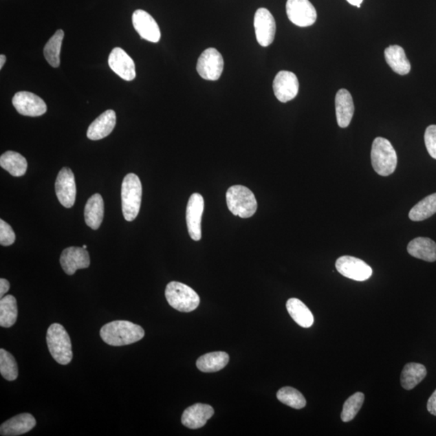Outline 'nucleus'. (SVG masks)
Instances as JSON below:
<instances>
[{
	"label": "nucleus",
	"mask_w": 436,
	"mask_h": 436,
	"mask_svg": "<svg viewBox=\"0 0 436 436\" xmlns=\"http://www.w3.org/2000/svg\"><path fill=\"white\" fill-rule=\"evenodd\" d=\"M105 204L101 195L96 193L91 196L86 204L85 217L86 224L92 230L99 229L104 219Z\"/></svg>",
	"instance_id": "23"
},
{
	"label": "nucleus",
	"mask_w": 436,
	"mask_h": 436,
	"mask_svg": "<svg viewBox=\"0 0 436 436\" xmlns=\"http://www.w3.org/2000/svg\"><path fill=\"white\" fill-rule=\"evenodd\" d=\"M254 31L259 45H270L275 39L276 25L272 14L266 8H259L254 18Z\"/></svg>",
	"instance_id": "10"
},
{
	"label": "nucleus",
	"mask_w": 436,
	"mask_h": 436,
	"mask_svg": "<svg viewBox=\"0 0 436 436\" xmlns=\"http://www.w3.org/2000/svg\"><path fill=\"white\" fill-rule=\"evenodd\" d=\"M9 289H10V283L6 279L1 278V279H0V298H3L4 295L8 293Z\"/></svg>",
	"instance_id": "38"
},
{
	"label": "nucleus",
	"mask_w": 436,
	"mask_h": 436,
	"mask_svg": "<svg viewBox=\"0 0 436 436\" xmlns=\"http://www.w3.org/2000/svg\"><path fill=\"white\" fill-rule=\"evenodd\" d=\"M55 191L62 206L72 208L75 205L76 198V184L75 175L68 168H63L59 171L55 182Z\"/></svg>",
	"instance_id": "13"
},
{
	"label": "nucleus",
	"mask_w": 436,
	"mask_h": 436,
	"mask_svg": "<svg viewBox=\"0 0 436 436\" xmlns=\"http://www.w3.org/2000/svg\"><path fill=\"white\" fill-rule=\"evenodd\" d=\"M60 263L67 275L75 274L78 269L90 266V257L83 248L71 247L65 249L60 257Z\"/></svg>",
	"instance_id": "16"
},
{
	"label": "nucleus",
	"mask_w": 436,
	"mask_h": 436,
	"mask_svg": "<svg viewBox=\"0 0 436 436\" xmlns=\"http://www.w3.org/2000/svg\"><path fill=\"white\" fill-rule=\"evenodd\" d=\"M371 160L373 169L380 175H391L396 170V151L391 142L386 138L378 137L375 139L371 151Z\"/></svg>",
	"instance_id": "4"
},
{
	"label": "nucleus",
	"mask_w": 436,
	"mask_h": 436,
	"mask_svg": "<svg viewBox=\"0 0 436 436\" xmlns=\"http://www.w3.org/2000/svg\"><path fill=\"white\" fill-rule=\"evenodd\" d=\"M36 424L34 417L24 413L4 422L0 428V434L3 436L21 435L29 433Z\"/></svg>",
	"instance_id": "21"
},
{
	"label": "nucleus",
	"mask_w": 436,
	"mask_h": 436,
	"mask_svg": "<svg viewBox=\"0 0 436 436\" xmlns=\"http://www.w3.org/2000/svg\"><path fill=\"white\" fill-rule=\"evenodd\" d=\"M213 414L215 410L211 406L197 403L184 411L181 422L188 428L198 429L205 426Z\"/></svg>",
	"instance_id": "18"
},
{
	"label": "nucleus",
	"mask_w": 436,
	"mask_h": 436,
	"mask_svg": "<svg viewBox=\"0 0 436 436\" xmlns=\"http://www.w3.org/2000/svg\"><path fill=\"white\" fill-rule=\"evenodd\" d=\"M0 166L12 175L20 177L26 173L28 162L19 153L7 151L0 157Z\"/></svg>",
	"instance_id": "27"
},
{
	"label": "nucleus",
	"mask_w": 436,
	"mask_h": 436,
	"mask_svg": "<svg viewBox=\"0 0 436 436\" xmlns=\"http://www.w3.org/2000/svg\"><path fill=\"white\" fill-rule=\"evenodd\" d=\"M229 355L225 351H215L203 355L197 361V367L203 373H215L229 363Z\"/></svg>",
	"instance_id": "25"
},
{
	"label": "nucleus",
	"mask_w": 436,
	"mask_h": 436,
	"mask_svg": "<svg viewBox=\"0 0 436 436\" xmlns=\"http://www.w3.org/2000/svg\"><path fill=\"white\" fill-rule=\"evenodd\" d=\"M286 308L292 318L301 327L309 328L314 324L313 314L301 300L290 298L287 301Z\"/></svg>",
	"instance_id": "26"
},
{
	"label": "nucleus",
	"mask_w": 436,
	"mask_h": 436,
	"mask_svg": "<svg viewBox=\"0 0 436 436\" xmlns=\"http://www.w3.org/2000/svg\"><path fill=\"white\" fill-rule=\"evenodd\" d=\"M347 1L357 8H360L361 3H363V0H347Z\"/></svg>",
	"instance_id": "39"
},
{
	"label": "nucleus",
	"mask_w": 436,
	"mask_h": 436,
	"mask_svg": "<svg viewBox=\"0 0 436 436\" xmlns=\"http://www.w3.org/2000/svg\"><path fill=\"white\" fill-rule=\"evenodd\" d=\"M64 32L58 30L44 48V56L51 67L57 68L60 65V53H61Z\"/></svg>",
	"instance_id": "31"
},
{
	"label": "nucleus",
	"mask_w": 436,
	"mask_h": 436,
	"mask_svg": "<svg viewBox=\"0 0 436 436\" xmlns=\"http://www.w3.org/2000/svg\"><path fill=\"white\" fill-rule=\"evenodd\" d=\"M278 400L294 409H303L306 405L305 397L298 391L293 387L281 388L277 392Z\"/></svg>",
	"instance_id": "32"
},
{
	"label": "nucleus",
	"mask_w": 436,
	"mask_h": 436,
	"mask_svg": "<svg viewBox=\"0 0 436 436\" xmlns=\"http://www.w3.org/2000/svg\"><path fill=\"white\" fill-rule=\"evenodd\" d=\"M83 248H85V249H87V246L86 245H83Z\"/></svg>",
	"instance_id": "41"
},
{
	"label": "nucleus",
	"mask_w": 436,
	"mask_h": 436,
	"mask_svg": "<svg viewBox=\"0 0 436 436\" xmlns=\"http://www.w3.org/2000/svg\"><path fill=\"white\" fill-rule=\"evenodd\" d=\"M273 91L278 100L286 103L298 94L299 82L294 73L281 71L273 81Z\"/></svg>",
	"instance_id": "14"
},
{
	"label": "nucleus",
	"mask_w": 436,
	"mask_h": 436,
	"mask_svg": "<svg viewBox=\"0 0 436 436\" xmlns=\"http://www.w3.org/2000/svg\"><path fill=\"white\" fill-rule=\"evenodd\" d=\"M18 316L17 299L12 295L0 300V326L9 328L16 323Z\"/></svg>",
	"instance_id": "29"
},
{
	"label": "nucleus",
	"mask_w": 436,
	"mask_h": 436,
	"mask_svg": "<svg viewBox=\"0 0 436 436\" xmlns=\"http://www.w3.org/2000/svg\"><path fill=\"white\" fill-rule=\"evenodd\" d=\"M428 410L431 415L436 416V389L428 402Z\"/></svg>",
	"instance_id": "37"
},
{
	"label": "nucleus",
	"mask_w": 436,
	"mask_h": 436,
	"mask_svg": "<svg viewBox=\"0 0 436 436\" xmlns=\"http://www.w3.org/2000/svg\"><path fill=\"white\" fill-rule=\"evenodd\" d=\"M224 69V58L219 51L215 48L206 50L198 59L197 71L204 80L210 81L219 80Z\"/></svg>",
	"instance_id": "7"
},
{
	"label": "nucleus",
	"mask_w": 436,
	"mask_h": 436,
	"mask_svg": "<svg viewBox=\"0 0 436 436\" xmlns=\"http://www.w3.org/2000/svg\"><path fill=\"white\" fill-rule=\"evenodd\" d=\"M426 150L431 157L436 160V125H430L426 128L424 134Z\"/></svg>",
	"instance_id": "36"
},
{
	"label": "nucleus",
	"mask_w": 436,
	"mask_h": 436,
	"mask_svg": "<svg viewBox=\"0 0 436 436\" xmlns=\"http://www.w3.org/2000/svg\"><path fill=\"white\" fill-rule=\"evenodd\" d=\"M286 12L290 21L296 26H312L317 21L316 9L309 0H287Z\"/></svg>",
	"instance_id": "8"
},
{
	"label": "nucleus",
	"mask_w": 436,
	"mask_h": 436,
	"mask_svg": "<svg viewBox=\"0 0 436 436\" xmlns=\"http://www.w3.org/2000/svg\"><path fill=\"white\" fill-rule=\"evenodd\" d=\"M112 71L125 81H132L136 77L135 64L122 48H114L109 57Z\"/></svg>",
	"instance_id": "17"
},
{
	"label": "nucleus",
	"mask_w": 436,
	"mask_h": 436,
	"mask_svg": "<svg viewBox=\"0 0 436 436\" xmlns=\"http://www.w3.org/2000/svg\"><path fill=\"white\" fill-rule=\"evenodd\" d=\"M16 241V235L12 226L3 219L0 220V244L3 247L11 246Z\"/></svg>",
	"instance_id": "35"
},
{
	"label": "nucleus",
	"mask_w": 436,
	"mask_h": 436,
	"mask_svg": "<svg viewBox=\"0 0 436 436\" xmlns=\"http://www.w3.org/2000/svg\"><path fill=\"white\" fill-rule=\"evenodd\" d=\"M364 401L363 393H356L345 402L343 405L341 419L345 423H349L354 419L361 409Z\"/></svg>",
	"instance_id": "34"
},
{
	"label": "nucleus",
	"mask_w": 436,
	"mask_h": 436,
	"mask_svg": "<svg viewBox=\"0 0 436 436\" xmlns=\"http://www.w3.org/2000/svg\"><path fill=\"white\" fill-rule=\"evenodd\" d=\"M132 21L134 29L142 39L153 43H159L161 39L160 27L149 13L138 9L133 12Z\"/></svg>",
	"instance_id": "15"
},
{
	"label": "nucleus",
	"mask_w": 436,
	"mask_h": 436,
	"mask_svg": "<svg viewBox=\"0 0 436 436\" xmlns=\"http://www.w3.org/2000/svg\"><path fill=\"white\" fill-rule=\"evenodd\" d=\"M145 336L143 328L129 321H114L105 325L100 330L102 340L107 345L120 347L132 345Z\"/></svg>",
	"instance_id": "1"
},
{
	"label": "nucleus",
	"mask_w": 436,
	"mask_h": 436,
	"mask_svg": "<svg viewBox=\"0 0 436 436\" xmlns=\"http://www.w3.org/2000/svg\"><path fill=\"white\" fill-rule=\"evenodd\" d=\"M229 210L242 218L252 217L257 210V201L254 193L243 185H234L226 193Z\"/></svg>",
	"instance_id": "5"
},
{
	"label": "nucleus",
	"mask_w": 436,
	"mask_h": 436,
	"mask_svg": "<svg viewBox=\"0 0 436 436\" xmlns=\"http://www.w3.org/2000/svg\"><path fill=\"white\" fill-rule=\"evenodd\" d=\"M0 373L9 382H13L18 378V367L15 358L3 349H0Z\"/></svg>",
	"instance_id": "33"
},
{
	"label": "nucleus",
	"mask_w": 436,
	"mask_h": 436,
	"mask_svg": "<svg viewBox=\"0 0 436 436\" xmlns=\"http://www.w3.org/2000/svg\"><path fill=\"white\" fill-rule=\"evenodd\" d=\"M6 55L1 54L0 55V69H2L3 65L6 64Z\"/></svg>",
	"instance_id": "40"
},
{
	"label": "nucleus",
	"mask_w": 436,
	"mask_h": 436,
	"mask_svg": "<svg viewBox=\"0 0 436 436\" xmlns=\"http://www.w3.org/2000/svg\"><path fill=\"white\" fill-rule=\"evenodd\" d=\"M384 58L389 66L398 75L406 76L410 73L411 65L406 57L405 50L401 46H389L384 50Z\"/></svg>",
	"instance_id": "22"
},
{
	"label": "nucleus",
	"mask_w": 436,
	"mask_h": 436,
	"mask_svg": "<svg viewBox=\"0 0 436 436\" xmlns=\"http://www.w3.org/2000/svg\"><path fill=\"white\" fill-rule=\"evenodd\" d=\"M12 105L18 113L27 117H39L47 111L45 101L29 91L17 92L13 96Z\"/></svg>",
	"instance_id": "11"
},
{
	"label": "nucleus",
	"mask_w": 436,
	"mask_h": 436,
	"mask_svg": "<svg viewBox=\"0 0 436 436\" xmlns=\"http://www.w3.org/2000/svg\"><path fill=\"white\" fill-rule=\"evenodd\" d=\"M407 252L411 257L426 262L436 261V243L428 238L419 237L408 244Z\"/></svg>",
	"instance_id": "24"
},
{
	"label": "nucleus",
	"mask_w": 436,
	"mask_h": 436,
	"mask_svg": "<svg viewBox=\"0 0 436 436\" xmlns=\"http://www.w3.org/2000/svg\"><path fill=\"white\" fill-rule=\"evenodd\" d=\"M116 123H117V116L114 111L107 110L90 124L87 129V136L92 141L100 140L108 137L113 132Z\"/></svg>",
	"instance_id": "19"
},
{
	"label": "nucleus",
	"mask_w": 436,
	"mask_h": 436,
	"mask_svg": "<svg viewBox=\"0 0 436 436\" xmlns=\"http://www.w3.org/2000/svg\"><path fill=\"white\" fill-rule=\"evenodd\" d=\"M426 375L424 365L417 363H409L405 365L401 375L402 386L411 391L419 384Z\"/></svg>",
	"instance_id": "28"
},
{
	"label": "nucleus",
	"mask_w": 436,
	"mask_h": 436,
	"mask_svg": "<svg viewBox=\"0 0 436 436\" xmlns=\"http://www.w3.org/2000/svg\"><path fill=\"white\" fill-rule=\"evenodd\" d=\"M142 187L135 174H128L122 184V208L124 219L132 221L138 215L142 203Z\"/></svg>",
	"instance_id": "3"
},
{
	"label": "nucleus",
	"mask_w": 436,
	"mask_h": 436,
	"mask_svg": "<svg viewBox=\"0 0 436 436\" xmlns=\"http://www.w3.org/2000/svg\"><path fill=\"white\" fill-rule=\"evenodd\" d=\"M46 341L50 354L55 361L63 365L71 363L73 358L71 338L62 325H51L46 335Z\"/></svg>",
	"instance_id": "2"
},
{
	"label": "nucleus",
	"mask_w": 436,
	"mask_h": 436,
	"mask_svg": "<svg viewBox=\"0 0 436 436\" xmlns=\"http://www.w3.org/2000/svg\"><path fill=\"white\" fill-rule=\"evenodd\" d=\"M205 201L201 194L194 193L190 197L186 210V221L190 237L195 241L201 239V220Z\"/></svg>",
	"instance_id": "12"
},
{
	"label": "nucleus",
	"mask_w": 436,
	"mask_h": 436,
	"mask_svg": "<svg viewBox=\"0 0 436 436\" xmlns=\"http://www.w3.org/2000/svg\"><path fill=\"white\" fill-rule=\"evenodd\" d=\"M336 267L341 275L356 281H367L373 275L372 268L356 257L345 256L338 258Z\"/></svg>",
	"instance_id": "9"
},
{
	"label": "nucleus",
	"mask_w": 436,
	"mask_h": 436,
	"mask_svg": "<svg viewBox=\"0 0 436 436\" xmlns=\"http://www.w3.org/2000/svg\"><path fill=\"white\" fill-rule=\"evenodd\" d=\"M165 296L171 307L179 312H192L199 305V298L196 291L183 283L170 282L166 285Z\"/></svg>",
	"instance_id": "6"
},
{
	"label": "nucleus",
	"mask_w": 436,
	"mask_h": 436,
	"mask_svg": "<svg viewBox=\"0 0 436 436\" xmlns=\"http://www.w3.org/2000/svg\"><path fill=\"white\" fill-rule=\"evenodd\" d=\"M336 118L338 127L347 128L353 118L355 106L349 91L340 89L336 96Z\"/></svg>",
	"instance_id": "20"
},
{
	"label": "nucleus",
	"mask_w": 436,
	"mask_h": 436,
	"mask_svg": "<svg viewBox=\"0 0 436 436\" xmlns=\"http://www.w3.org/2000/svg\"><path fill=\"white\" fill-rule=\"evenodd\" d=\"M435 213H436V193L429 195L413 207L409 213V217L411 221H421L428 219Z\"/></svg>",
	"instance_id": "30"
}]
</instances>
